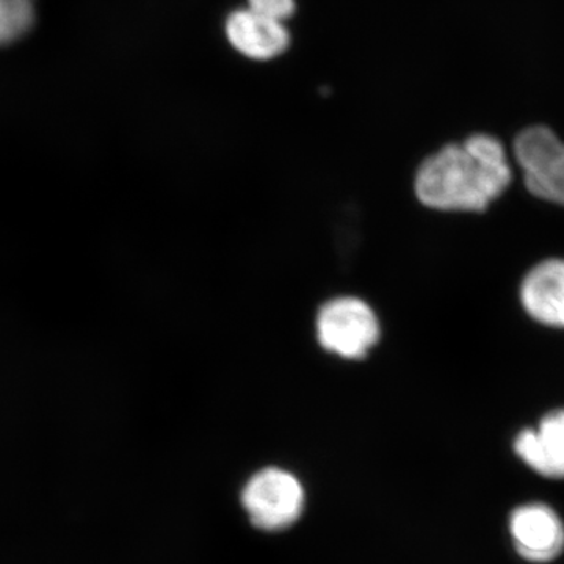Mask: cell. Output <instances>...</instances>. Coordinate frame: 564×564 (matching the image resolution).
<instances>
[{"label":"cell","instance_id":"cell-1","mask_svg":"<svg viewBox=\"0 0 564 564\" xmlns=\"http://www.w3.org/2000/svg\"><path fill=\"white\" fill-rule=\"evenodd\" d=\"M511 166L499 140L475 133L430 155L415 176V195L436 210L481 212L510 185Z\"/></svg>","mask_w":564,"mask_h":564},{"label":"cell","instance_id":"cell-2","mask_svg":"<svg viewBox=\"0 0 564 564\" xmlns=\"http://www.w3.org/2000/svg\"><path fill=\"white\" fill-rule=\"evenodd\" d=\"M318 343L344 359H362L380 339V322L372 307L355 296H337L317 315Z\"/></svg>","mask_w":564,"mask_h":564},{"label":"cell","instance_id":"cell-3","mask_svg":"<svg viewBox=\"0 0 564 564\" xmlns=\"http://www.w3.org/2000/svg\"><path fill=\"white\" fill-rule=\"evenodd\" d=\"M242 502L252 524L278 532L299 521L304 508V489L292 474L269 467L251 477L245 486Z\"/></svg>","mask_w":564,"mask_h":564},{"label":"cell","instance_id":"cell-4","mask_svg":"<svg viewBox=\"0 0 564 564\" xmlns=\"http://www.w3.org/2000/svg\"><path fill=\"white\" fill-rule=\"evenodd\" d=\"M514 155L529 192L564 206V143L552 129L532 126L514 140Z\"/></svg>","mask_w":564,"mask_h":564},{"label":"cell","instance_id":"cell-5","mask_svg":"<svg viewBox=\"0 0 564 564\" xmlns=\"http://www.w3.org/2000/svg\"><path fill=\"white\" fill-rule=\"evenodd\" d=\"M516 551L532 563H549L564 551V525L560 516L544 503L516 508L510 518Z\"/></svg>","mask_w":564,"mask_h":564},{"label":"cell","instance_id":"cell-6","mask_svg":"<svg viewBox=\"0 0 564 564\" xmlns=\"http://www.w3.org/2000/svg\"><path fill=\"white\" fill-rule=\"evenodd\" d=\"M226 35L234 50L259 62L272 61L291 44V35L282 22L263 18L250 9L229 14Z\"/></svg>","mask_w":564,"mask_h":564},{"label":"cell","instance_id":"cell-7","mask_svg":"<svg viewBox=\"0 0 564 564\" xmlns=\"http://www.w3.org/2000/svg\"><path fill=\"white\" fill-rule=\"evenodd\" d=\"M521 303L538 323L564 328V261L549 259L530 270L521 285Z\"/></svg>","mask_w":564,"mask_h":564},{"label":"cell","instance_id":"cell-8","mask_svg":"<svg viewBox=\"0 0 564 564\" xmlns=\"http://www.w3.org/2000/svg\"><path fill=\"white\" fill-rule=\"evenodd\" d=\"M514 452L534 473L564 478V410L545 415L536 430H522L516 436Z\"/></svg>","mask_w":564,"mask_h":564},{"label":"cell","instance_id":"cell-9","mask_svg":"<svg viewBox=\"0 0 564 564\" xmlns=\"http://www.w3.org/2000/svg\"><path fill=\"white\" fill-rule=\"evenodd\" d=\"M35 22V0H0V46L22 39Z\"/></svg>","mask_w":564,"mask_h":564},{"label":"cell","instance_id":"cell-10","mask_svg":"<svg viewBox=\"0 0 564 564\" xmlns=\"http://www.w3.org/2000/svg\"><path fill=\"white\" fill-rule=\"evenodd\" d=\"M248 9L284 24L295 13V0H248Z\"/></svg>","mask_w":564,"mask_h":564}]
</instances>
